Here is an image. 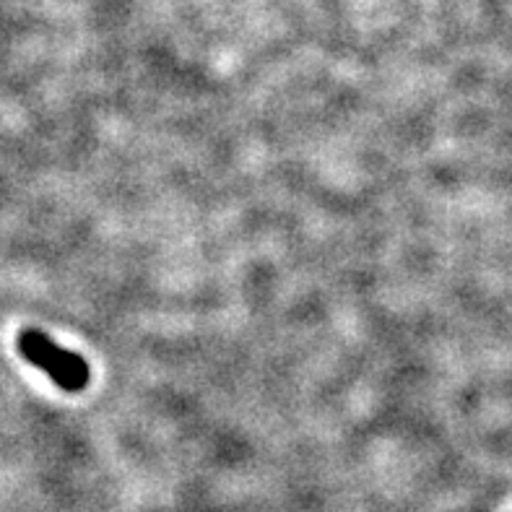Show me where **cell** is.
Masks as SVG:
<instances>
[{
    "label": "cell",
    "mask_w": 512,
    "mask_h": 512,
    "mask_svg": "<svg viewBox=\"0 0 512 512\" xmlns=\"http://www.w3.org/2000/svg\"><path fill=\"white\" fill-rule=\"evenodd\" d=\"M19 351L26 362L37 364L39 370H45L52 377V383L60 385L68 393H78L89 385V364L73 351L55 344L42 331L26 328L19 336Z\"/></svg>",
    "instance_id": "1"
}]
</instances>
